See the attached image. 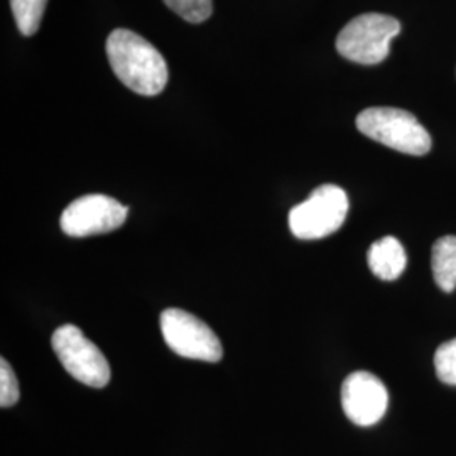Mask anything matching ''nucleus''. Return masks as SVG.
<instances>
[{
    "label": "nucleus",
    "instance_id": "1",
    "mask_svg": "<svg viewBox=\"0 0 456 456\" xmlns=\"http://www.w3.org/2000/svg\"><path fill=\"white\" fill-rule=\"evenodd\" d=\"M109 63L117 78L132 92L154 97L167 85L169 69L163 54L129 29H115L107 39Z\"/></svg>",
    "mask_w": 456,
    "mask_h": 456
},
{
    "label": "nucleus",
    "instance_id": "2",
    "mask_svg": "<svg viewBox=\"0 0 456 456\" xmlns=\"http://www.w3.org/2000/svg\"><path fill=\"white\" fill-rule=\"evenodd\" d=\"M357 129L369 139L409 156L431 151V135L412 114L394 107H370L357 117Z\"/></svg>",
    "mask_w": 456,
    "mask_h": 456
},
{
    "label": "nucleus",
    "instance_id": "3",
    "mask_svg": "<svg viewBox=\"0 0 456 456\" xmlns=\"http://www.w3.org/2000/svg\"><path fill=\"white\" fill-rule=\"evenodd\" d=\"M401 33V22L384 14H362L350 20L337 37V49L348 61L379 65L391 51L392 39Z\"/></svg>",
    "mask_w": 456,
    "mask_h": 456
},
{
    "label": "nucleus",
    "instance_id": "4",
    "mask_svg": "<svg viewBox=\"0 0 456 456\" xmlns=\"http://www.w3.org/2000/svg\"><path fill=\"white\" fill-rule=\"evenodd\" d=\"M346 213V193L337 184H323L289 212V228L296 239L318 240L342 227Z\"/></svg>",
    "mask_w": 456,
    "mask_h": 456
},
{
    "label": "nucleus",
    "instance_id": "5",
    "mask_svg": "<svg viewBox=\"0 0 456 456\" xmlns=\"http://www.w3.org/2000/svg\"><path fill=\"white\" fill-rule=\"evenodd\" d=\"M51 346L66 372L85 386L102 389L110 380V365L95 343L75 325L60 326L51 338Z\"/></svg>",
    "mask_w": 456,
    "mask_h": 456
},
{
    "label": "nucleus",
    "instance_id": "6",
    "mask_svg": "<svg viewBox=\"0 0 456 456\" xmlns=\"http://www.w3.org/2000/svg\"><path fill=\"white\" fill-rule=\"evenodd\" d=\"M161 333L166 345L184 359L215 363L224 357V348L210 326L188 311L171 308L161 313Z\"/></svg>",
    "mask_w": 456,
    "mask_h": 456
},
{
    "label": "nucleus",
    "instance_id": "7",
    "mask_svg": "<svg viewBox=\"0 0 456 456\" xmlns=\"http://www.w3.org/2000/svg\"><path fill=\"white\" fill-rule=\"evenodd\" d=\"M129 208L115 198L86 195L71 201L61 215L60 225L69 237L109 233L124 225Z\"/></svg>",
    "mask_w": 456,
    "mask_h": 456
},
{
    "label": "nucleus",
    "instance_id": "8",
    "mask_svg": "<svg viewBox=\"0 0 456 456\" xmlns=\"http://www.w3.org/2000/svg\"><path fill=\"white\" fill-rule=\"evenodd\" d=\"M342 406L346 418L357 426L379 423L389 406L384 382L370 372H354L343 380Z\"/></svg>",
    "mask_w": 456,
    "mask_h": 456
},
{
    "label": "nucleus",
    "instance_id": "9",
    "mask_svg": "<svg viewBox=\"0 0 456 456\" xmlns=\"http://www.w3.org/2000/svg\"><path fill=\"white\" fill-rule=\"evenodd\" d=\"M367 262L370 271L382 281H395L408 265V256L395 237H384L370 245Z\"/></svg>",
    "mask_w": 456,
    "mask_h": 456
},
{
    "label": "nucleus",
    "instance_id": "10",
    "mask_svg": "<svg viewBox=\"0 0 456 456\" xmlns=\"http://www.w3.org/2000/svg\"><path fill=\"white\" fill-rule=\"evenodd\" d=\"M431 269L441 291L453 293L456 289V237L446 235L435 242L431 252Z\"/></svg>",
    "mask_w": 456,
    "mask_h": 456
},
{
    "label": "nucleus",
    "instance_id": "11",
    "mask_svg": "<svg viewBox=\"0 0 456 456\" xmlns=\"http://www.w3.org/2000/svg\"><path fill=\"white\" fill-rule=\"evenodd\" d=\"M48 0H11L17 29L24 36H33L41 26Z\"/></svg>",
    "mask_w": 456,
    "mask_h": 456
},
{
    "label": "nucleus",
    "instance_id": "12",
    "mask_svg": "<svg viewBox=\"0 0 456 456\" xmlns=\"http://www.w3.org/2000/svg\"><path fill=\"white\" fill-rule=\"evenodd\" d=\"M164 4L191 24L205 22L213 12L212 0H164Z\"/></svg>",
    "mask_w": 456,
    "mask_h": 456
},
{
    "label": "nucleus",
    "instance_id": "13",
    "mask_svg": "<svg viewBox=\"0 0 456 456\" xmlns=\"http://www.w3.org/2000/svg\"><path fill=\"white\" fill-rule=\"evenodd\" d=\"M435 370L441 382L456 386V338L441 343L435 354Z\"/></svg>",
    "mask_w": 456,
    "mask_h": 456
},
{
    "label": "nucleus",
    "instance_id": "14",
    "mask_svg": "<svg viewBox=\"0 0 456 456\" xmlns=\"http://www.w3.org/2000/svg\"><path fill=\"white\" fill-rule=\"evenodd\" d=\"M20 397L17 377L5 359L0 360V406L11 408Z\"/></svg>",
    "mask_w": 456,
    "mask_h": 456
}]
</instances>
